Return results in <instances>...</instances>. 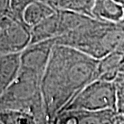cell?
<instances>
[{"instance_id": "e0dca14e", "label": "cell", "mask_w": 124, "mask_h": 124, "mask_svg": "<svg viewBox=\"0 0 124 124\" xmlns=\"http://www.w3.org/2000/svg\"><path fill=\"white\" fill-rule=\"evenodd\" d=\"M123 7H124V0L123 1ZM120 23H123V24H124V16H123V19L122 20V22H121Z\"/></svg>"}, {"instance_id": "4fadbf2b", "label": "cell", "mask_w": 124, "mask_h": 124, "mask_svg": "<svg viewBox=\"0 0 124 124\" xmlns=\"http://www.w3.org/2000/svg\"><path fill=\"white\" fill-rule=\"evenodd\" d=\"M37 1H40V0H10V15L23 22V14L25 9L29 5Z\"/></svg>"}, {"instance_id": "5bb4252c", "label": "cell", "mask_w": 124, "mask_h": 124, "mask_svg": "<svg viewBox=\"0 0 124 124\" xmlns=\"http://www.w3.org/2000/svg\"><path fill=\"white\" fill-rule=\"evenodd\" d=\"M117 89V110L124 116V73H119L115 80Z\"/></svg>"}, {"instance_id": "9c48e42d", "label": "cell", "mask_w": 124, "mask_h": 124, "mask_svg": "<svg viewBox=\"0 0 124 124\" xmlns=\"http://www.w3.org/2000/svg\"><path fill=\"white\" fill-rule=\"evenodd\" d=\"M124 57V53L115 52L99 60L96 80H104L107 81H115L120 73V67Z\"/></svg>"}, {"instance_id": "277c9868", "label": "cell", "mask_w": 124, "mask_h": 124, "mask_svg": "<svg viewBox=\"0 0 124 124\" xmlns=\"http://www.w3.org/2000/svg\"><path fill=\"white\" fill-rule=\"evenodd\" d=\"M31 40V29L24 22L10 15L0 19V56L22 52Z\"/></svg>"}, {"instance_id": "6da1fadb", "label": "cell", "mask_w": 124, "mask_h": 124, "mask_svg": "<svg viewBox=\"0 0 124 124\" xmlns=\"http://www.w3.org/2000/svg\"><path fill=\"white\" fill-rule=\"evenodd\" d=\"M99 60L70 47L55 44L41 81L49 122L84 87L96 80Z\"/></svg>"}, {"instance_id": "5b68a950", "label": "cell", "mask_w": 124, "mask_h": 124, "mask_svg": "<svg viewBox=\"0 0 124 124\" xmlns=\"http://www.w3.org/2000/svg\"><path fill=\"white\" fill-rule=\"evenodd\" d=\"M51 124H124V116L114 110H64L58 113Z\"/></svg>"}, {"instance_id": "8992f818", "label": "cell", "mask_w": 124, "mask_h": 124, "mask_svg": "<svg viewBox=\"0 0 124 124\" xmlns=\"http://www.w3.org/2000/svg\"><path fill=\"white\" fill-rule=\"evenodd\" d=\"M92 16L102 22L120 23L124 16L123 4L118 0H95Z\"/></svg>"}, {"instance_id": "2e32d148", "label": "cell", "mask_w": 124, "mask_h": 124, "mask_svg": "<svg viewBox=\"0 0 124 124\" xmlns=\"http://www.w3.org/2000/svg\"><path fill=\"white\" fill-rule=\"evenodd\" d=\"M47 2H48L50 4H51L52 6L54 7V4H55V2H57V0H47ZM54 8H55V7H54Z\"/></svg>"}, {"instance_id": "ba28073f", "label": "cell", "mask_w": 124, "mask_h": 124, "mask_svg": "<svg viewBox=\"0 0 124 124\" xmlns=\"http://www.w3.org/2000/svg\"><path fill=\"white\" fill-rule=\"evenodd\" d=\"M31 40L30 44L59 37L61 36V29L59 10L57 9L53 15L31 28Z\"/></svg>"}, {"instance_id": "ac0fdd59", "label": "cell", "mask_w": 124, "mask_h": 124, "mask_svg": "<svg viewBox=\"0 0 124 124\" xmlns=\"http://www.w3.org/2000/svg\"><path fill=\"white\" fill-rule=\"evenodd\" d=\"M118 1H119V2H123V0H118Z\"/></svg>"}, {"instance_id": "9a60e30c", "label": "cell", "mask_w": 124, "mask_h": 124, "mask_svg": "<svg viewBox=\"0 0 124 124\" xmlns=\"http://www.w3.org/2000/svg\"><path fill=\"white\" fill-rule=\"evenodd\" d=\"M120 73H124V57H123V59L122 61V65H121V67H120Z\"/></svg>"}, {"instance_id": "52a82bcc", "label": "cell", "mask_w": 124, "mask_h": 124, "mask_svg": "<svg viewBox=\"0 0 124 124\" xmlns=\"http://www.w3.org/2000/svg\"><path fill=\"white\" fill-rule=\"evenodd\" d=\"M20 65L21 52L0 56V97L16 79Z\"/></svg>"}, {"instance_id": "3957f363", "label": "cell", "mask_w": 124, "mask_h": 124, "mask_svg": "<svg viewBox=\"0 0 124 124\" xmlns=\"http://www.w3.org/2000/svg\"><path fill=\"white\" fill-rule=\"evenodd\" d=\"M117 110V89L115 81L100 79L93 81L84 87L61 110Z\"/></svg>"}, {"instance_id": "7c38bea8", "label": "cell", "mask_w": 124, "mask_h": 124, "mask_svg": "<svg viewBox=\"0 0 124 124\" xmlns=\"http://www.w3.org/2000/svg\"><path fill=\"white\" fill-rule=\"evenodd\" d=\"M95 0H57L54 7L93 18L92 11Z\"/></svg>"}, {"instance_id": "7a4b0ae2", "label": "cell", "mask_w": 124, "mask_h": 124, "mask_svg": "<svg viewBox=\"0 0 124 124\" xmlns=\"http://www.w3.org/2000/svg\"><path fill=\"white\" fill-rule=\"evenodd\" d=\"M54 40L56 44L70 47L100 60L111 52L124 53V25L91 17L75 30Z\"/></svg>"}, {"instance_id": "30bf717a", "label": "cell", "mask_w": 124, "mask_h": 124, "mask_svg": "<svg viewBox=\"0 0 124 124\" xmlns=\"http://www.w3.org/2000/svg\"><path fill=\"white\" fill-rule=\"evenodd\" d=\"M56 8L46 0H40L33 2L25 9L23 14V20L31 29L56 11Z\"/></svg>"}, {"instance_id": "8fae6325", "label": "cell", "mask_w": 124, "mask_h": 124, "mask_svg": "<svg viewBox=\"0 0 124 124\" xmlns=\"http://www.w3.org/2000/svg\"><path fill=\"white\" fill-rule=\"evenodd\" d=\"M2 124H38L35 115L26 110L3 108L0 111Z\"/></svg>"}, {"instance_id": "d6986e66", "label": "cell", "mask_w": 124, "mask_h": 124, "mask_svg": "<svg viewBox=\"0 0 124 124\" xmlns=\"http://www.w3.org/2000/svg\"><path fill=\"white\" fill-rule=\"evenodd\" d=\"M0 124H2V123H0Z\"/></svg>"}]
</instances>
